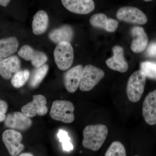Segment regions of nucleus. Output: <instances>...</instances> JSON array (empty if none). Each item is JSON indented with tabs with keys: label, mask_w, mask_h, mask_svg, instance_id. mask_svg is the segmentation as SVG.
Segmentation results:
<instances>
[{
	"label": "nucleus",
	"mask_w": 156,
	"mask_h": 156,
	"mask_svg": "<svg viewBox=\"0 0 156 156\" xmlns=\"http://www.w3.org/2000/svg\"><path fill=\"white\" fill-rule=\"evenodd\" d=\"M105 76L102 69L92 65H87L83 69L79 88L87 92L93 89Z\"/></svg>",
	"instance_id": "nucleus-4"
},
{
	"label": "nucleus",
	"mask_w": 156,
	"mask_h": 156,
	"mask_svg": "<svg viewBox=\"0 0 156 156\" xmlns=\"http://www.w3.org/2000/svg\"><path fill=\"white\" fill-rule=\"evenodd\" d=\"M19 156H34L32 154L30 153H23L20 154Z\"/></svg>",
	"instance_id": "nucleus-29"
},
{
	"label": "nucleus",
	"mask_w": 156,
	"mask_h": 156,
	"mask_svg": "<svg viewBox=\"0 0 156 156\" xmlns=\"http://www.w3.org/2000/svg\"><path fill=\"white\" fill-rule=\"evenodd\" d=\"M140 66V70L144 73L146 77L156 80V63L151 62H143Z\"/></svg>",
	"instance_id": "nucleus-24"
},
{
	"label": "nucleus",
	"mask_w": 156,
	"mask_h": 156,
	"mask_svg": "<svg viewBox=\"0 0 156 156\" xmlns=\"http://www.w3.org/2000/svg\"><path fill=\"white\" fill-rule=\"evenodd\" d=\"M49 17L47 12L40 11L34 16L32 22L33 32L36 35H40L44 33L48 28Z\"/></svg>",
	"instance_id": "nucleus-20"
},
{
	"label": "nucleus",
	"mask_w": 156,
	"mask_h": 156,
	"mask_svg": "<svg viewBox=\"0 0 156 156\" xmlns=\"http://www.w3.org/2000/svg\"><path fill=\"white\" fill-rule=\"evenodd\" d=\"M113 56L108 58L106 61V64L111 69L119 72H126L128 70V62L124 57V50L121 46H115L112 48Z\"/></svg>",
	"instance_id": "nucleus-12"
},
{
	"label": "nucleus",
	"mask_w": 156,
	"mask_h": 156,
	"mask_svg": "<svg viewBox=\"0 0 156 156\" xmlns=\"http://www.w3.org/2000/svg\"><path fill=\"white\" fill-rule=\"evenodd\" d=\"M145 1V2H151V1H150V0H145V1Z\"/></svg>",
	"instance_id": "nucleus-30"
},
{
	"label": "nucleus",
	"mask_w": 156,
	"mask_h": 156,
	"mask_svg": "<svg viewBox=\"0 0 156 156\" xmlns=\"http://www.w3.org/2000/svg\"><path fill=\"white\" fill-rule=\"evenodd\" d=\"M83 68V66L79 65L65 73L63 83L66 89L69 92L73 93L77 90Z\"/></svg>",
	"instance_id": "nucleus-14"
},
{
	"label": "nucleus",
	"mask_w": 156,
	"mask_h": 156,
	"mask_svg": "<svg viewBox=\"0 0 156 156\" xmlns=\"http://www.w3.org/2000/svg\"><path fill=\"white\" fill-rule=\"evenodd\" d=\"M74 106L70 101L55 100L53 102L50 112L52 119L65 123H71L74 120Z\"/></svg>",
	"instance_id": "nucleus-3"
},
{
	"label": "nucleus",
	"mask_w": 156,
	"mask_h": 156,
	"mask_svg": "<svg viewBox=\"0 0 156 156\" xmlns=\"http://www.w3.org/2000/svg\"><path fill=\"white\" fill-rule=\"evenodd\" d=\"M138 156L136 155V156Z\"/></svg>",
	"instance_id": "nucleus-31"
},
{
	"label": "nucleus",
	"mask_w": 156,
	"mask_h": 156,
	"mask_svg": "<svg viewBox=\"0 0 156 156\" xmlns=\"http://www.w3.org/2000/svg\"><path fill=\"white\" fill-rule=\"evenodd\" d=\"M54 57L59 69L66 70L70 67L74 58L73 49L70 43L63 42L57 44L54 50Z\"/></svg>",
	"instance_id": "nucleus-5"
},
{
	"label": "nucleus",
	"mask_w": 156,
	"mask_h": 156,
	"mask_svg": "<svg viewBox=\"0 0 156 156\" xmlns=\"http://www.w3.org/2000/svg\"><path fill=\"white\" fill-rule=\"evenodd\" d=\"M117 17L120 20L140 25L145 24L147 21V17L143 12L131 6L120 8L117 11Z\"/></svg>",
	"instance_id": "nucleus-7"
},
{
	"label": "nucleus",
	"mask_w": 156,
	"mask_h": 156,
	"mask_svg": "<svg viewBox=\"0 0 156 156\" xmlns=\"http://www.w3.org/2000/svg\"><path fill=\"white\" fill-rule=\"evenodd\" d=\"M74 35L72 27L69 25H64L53 29L49 34V37L54 43H59L71 41Z\"/></svg>",
	"instance_id": "nucleus-18"
},
{
	"label": "nucleus",
	"mask_w": 156,
	"mask_h": 156,
	"mask_svg": "<svg viewBox=\"0 0 156 156\" xmlns=\"http://www.w3.org/2000/svg\"><path fill=\"white\" fill-rule=\"evenodd\" d=\"M30 76V73L27 69L21 70L15 73L12 77L11 83L16 88H19L24 86Z\"/></svg>",
	"instance_id": "nucleus-22"
},
{
	"label": "nucleus",
	"mask_w": 156,
	"mask_h": 156,
	"mask_svg": "<svg viewBox=\"0 0 156 156\" xmlns=\"http://www.w3.org/2000/svg\"><path fill=\"white\" fill-rule=\"evenodd\" d=\"M17 54L26 61H30L35 67H41L48 60V56L41 51H36L30 46L25 45L22 46Z\"/></svg>",
	"instance_id": "nucleus-10"
},
{
	"label": "nucleus",
	"mask_w": 156,
	"mask_h": 156,
	"mask_svg": "<svg viewBox=\"0 0 156 156\" xmlns=\"http://www.w3.org/2000/svg\"><path fill=\"white\" fill-rule=\"evenodd\" d=\"M33 98L32 101L22 107V113L29 118L35 116L37 115L40 116L46 115L48 112V107L46 105V98L41 95H33Z\"/></svg>",
	"instance_id": "nucleus-8"
},
{
	"label": "nucleus",
	"mask_w": 156,
	"mask_h": 156,
	"mask_svg": "<svg viewBox=\"0 0 156 156\" xmlns=\"http://www.w3.org/2000/svg\"><path fill=\"white\" fill-rule=\"evenodd\" d=\"M108 134V129L105 125H89L84 128L82 144L86 148L96 151L103 145Z\"/></svg>",
	"instance_id": "nucleus-1"
},
{
	"label": "nucleus",
	"mask_w": 156,
	"mask_h": 156,
	"mask_svg": "<svg viewBox=\"0 0 156 156\" xmlns=\"http://www.w3.org/2000/svg\"><path fill=\"white\" fill-rule=\"evenodd\" d=\"M18 46V40L15 37H9L0 40V61L17 52Z\"/></svg>",
	"instance_id": "nucleus-19"
},
{
	"label": "nucleus",
	"mask_w": 156,
	"mask_h": 156,
	"mask_svg": "<svg viewBox=\"0 0 156 156\" xmlns=\"http://www.w3.org/2000/svg\"><path fill=\"white\" fill-rule=\"evenodd\" d=\"M3 142L9 153L12 156H17L24 149L21 142L22 136L19 131L13 129L5 130L2 134Z\"/></svg>",
	"instance_id": "nucleus-6"
},
{
	"label": "nucleus",
	"mask_w": 156,
	"mask_h": 156,
	"mask_svg": "<svg viewBox=\"0 0 156 156\" xmlns=\"http://www.w3.org/2000/svg\"><path fill=\"white\" fill-rule=\"evenodd\" d=\"M20 66L21 62L18 56H10L0 61V75L6 80H9L12 74L19 71Z\"/></svg>",
	"instance_id": "nucleus-15"
},
{
	"label": "nucleus",
	"mask_w": 156,
	"mask_h": 156,
	"mask_svg": "<svg viewBox=\"0 0 156 156\" xmlns=\"http://www.w3.org/2000/svg\"><path fill=\"white\" fill-rule=\"evenodd\" d=\"M147 53L148 56L150 57H156V43H152L149 45Z\"/></svg>",
	"instance_id": "nucleus-27"
},
{
	"label": "nucleus",
	"mask_w": 156,
	"mask_h": 156,
	"mask_svg": "<svg viewBox=\"0 0 156 156\" xmlns=\"http://www.w3.org/2000/svg\"><path fill=\"white\" fill-rule=\"evenodd\" d=\"M146 81L145 74L141 70L133 73L128 79L127 83V96L131 102H137L140 100L144 92Z\"/></svg>",
	"instance_id": "nucleus-2"
},
{
	"label": "nucleus",
	"mask_w": 156,
	"mask_h": 156,
	"mask_svg": "<svg viewBox=\"0 0 156 156\" xmlns=\"http://www.w3.org/2000/svg\"><path fill=\"white\" fill-rule=\"evenodd\" d=\"M5 123L6 127L11 129L22 131L28 130L32 125L30 118L18 112L9 114L6 117Z\"/></svg>",
	"instance_id": "nucleus-9"
},
{
	"label": "nucleus",
	"mask_w": 156,
	"mask_h": 156,
	"mask_svg": "<svg viewBox=\"0 0 156 156\" xmlns=\"http://www.w3.org/2000/svg\"><path fill=\"white\" fill-rule=\"evenodd\" d=\"M131 34L133 41L131 42V50L134 53L142 52L147 47L148 38L145 30L141 27L136 26L132 28Z\"/></svg>",
	"instance_id": "nucleus-16"
},
{
	"label": "nucleus",
	"mask_w": 156,
	"mask_h": 156,
	"mask_svg": "<svg viewBox=\"0 0 156 156\" xmlns=\"http://www.w3.org/2000/svg\"><path fill=\"white\" fill-rule=\"evenodd\" d=\"M142 115L148 125H156V90L149 92L146 96L143 103Z\"/></svg>",
	"instance_id": "nucleus-11"
},
{
	"label": "nucleus",
	"mask_w": 156,
	"mask_h": 156,
	"mask_svg": "<svg viewBox=\"0 0 156 156\" xmlns=\"http://www.w3.org/2000/svg\"><path fill=\"white\" fill-rule=\"evenodd\" d=\"M8 104L5 101L0 99V122L5 121V113L8 110Z\"/></svg>",
	"instance_id": "nucleus-26"
},
{
	"label": "nucleus",
	"mask_w": 156,
	"mask_h": 156,
	"mask_svg": "<svg viewBox=\"0 0 156 156\" xmlns=\"http://www.w3.org/2000/svg\"><path fill=\"white\" fill-rule=\"evenodd\" d=\"M49 66L44 64L41 67L36 68L30 76L29 86L30 88H36L38 87L48 73Z\"/></svg>",
	"instance_id": "nucleus-21"
},
{
	"label": "nucleus",
	"mask_w": 156,
	"mask_h": 156,
	"mask_svg": "<svg viewBox=\"0 0 156 156\" xmlns=\"http://www.w3.org/2000/svg\"><path fill=\"white\" fill-rule=\"evenodd\" d=\"M57 135L59 142L62 143V146L63 151L69 152L73 150V146L71 142L70 138L66 131L60 129Z\"/></svg>",
	"instance_id": "nucleus-25"
},
{
	"label": "nucleus",
	"mask_w": 156,
	"mask_h": 156,
	"mask_svg": "<svg viewBox=\"0 0 156 156\" xmlns=\"http://www.w3.org/2000/svg\"><path fill=\"white\" fill-rule=\"evenodd\" d=\"M105 156H127L126 148L119 141H114L109 147Z\"/></svg>",
	"instance_id": "nucleus-23"
},
{
	"label": "nucleus",
	"mask_w": 156,
	"mask_h": 156,
	"mask_svg": "<svg viewBox=\"0 0 156 156\" xmlns=\"http://www.w3.org/2000/svg\"><path fill=\"white\" fill-rule=\"evenodd\" d=\"M10 2L11 1L9 0H0V5L6 7Z\"/></svg>",
	"instance_id": "nucleus-28"
},
{
	"label": "nucleus",
	"mask_w": 156,
	"mask_h": 156,
	"mask_svg": "<svg viewBox=\"0 0 156 156\" xmlns=\"http://www.w3.org/2000/svg\"><path fill=\"white\" fill-rule=\"evenodd\" d=\"M62 3L67 10L76 14H89L95 8L92 0H62Z\"/></svg>",
	"instance_id": "nucleus-13"
},
{
	"label": "nucleus",
	"mask_w": 156,
	"mask_h": 156,
	"mask_svg": "<svg viewBox=\"0 0 156 156\" xmlns=\"http://www.w3.org/2000/svg\"><path fill=\"white\" fill-rule=\"evenodd\" d=\"M89 21L92 26L104 29L110 32L115 31L119 25L116 20L108 18L105 14L102 13L94 14L90 18Z\"/></svg>",
	"instance_id": "nucleus-17"
}]
</instances>
